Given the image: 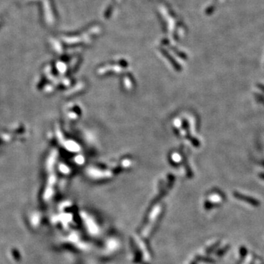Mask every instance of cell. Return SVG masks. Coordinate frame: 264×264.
Masks as SVG:
<instances>
[{"instance_id":"obj_1","label":"cell","mask_w":264,"mask_h":264,"mask_svg":"<svg viewBox=\"0 0 264 264\" xmlns=\"http://www.w3.org/2000/svg\"><path fill=\"white\" fill-rule=\"evenodd\" d=\"M234 196L236 197V198L239 199L240 200H243V201H244V202H247V203H249V204L253 205V206H255V207H258L260 204H261L259 201L257 200L256 199L253 198V197H251L245 196V195L239 194V193L235 192Z\"/></svg>"},{"instance_id":"obj_3","label":"cell","mask_w":264,"mask_h":264,"mask_svg":"<svg viewBox=\"0 0 264 264\" xmlns=\"http://www.w3.org/2000/svg\"><path fill=\"white\" fill-rule=\"evenodd\" d=\"M263 179H264V177H263Z\"/></svg>"},{"instance_id":"obj_2","label":"cell","mask_w":264,"mask_h":264,"mask_svg":"<svg viewBox=\"0 0 264 264\" xmlns=\"http://www.w3.org/2000/svg\"><path fill=\"white\" fill-rule=\"evenodd\" d=\"M239 252H240V255H241L242 257H245L247 254V248L244 247H241V248H240Z\"/></svg>"}]
</instances>
